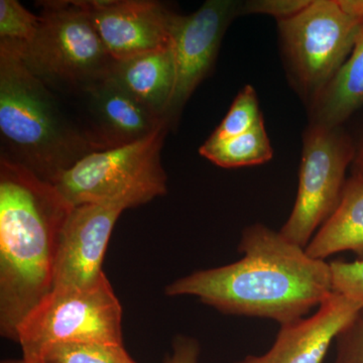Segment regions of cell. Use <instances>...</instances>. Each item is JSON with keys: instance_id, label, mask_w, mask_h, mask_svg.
<instances>
[{"instance_id": "1", "label": "cell", "mask_w": 363, "mask_h": 363, "mask_svg": "<svg viewBox=\"0 0 363 363\" xmlns=\"http://www.w3.org/2000/svg\"><path fill=\"white\" fill-rule=\"evenodd\" d=\"M238 252V262L193 272L164 293L192 296L223 314L285 325L305 318L334 292L330 262L313 259L264 224L243 230Z\"/></svg>"}, {"instance_id": "2", "label": "cell", "mask_w": 363, "mask_h": 363, "mask_svg": "<svg viewBox=\"0 0 363 363\" xmlns=\"http://www.w3.org/2000/svg\"><path fill=\"white\" fill-rule=\"evenodd\" d=\"M71 206L54 184L0 159V333L16 341L54 289L60 238Z\"/></svg>"}, {"instance_id": "3", "label": "cell", "mask_w": 363, "mask_h": 363, "mask_svg": "<svg viewBox=\"0 0 363 363\" xmlns=\"http://www.w3.org/2000/svg\"><path fill=\"white\" fill-rule=\"evenodd\" d=\"M1 156L54 184L83 157L104 150L62 108L52 88L18 52L0 47Z\"/></svg>"}, {"instance_id": "4", "label": "cell", "mask_w": 363, "mask_h": 363, "mask_svg": "<svg viewBox=\"0 0 363 363\" xmlns=\"http://www.w3.org/2000/svg\"><path fill=\"white\" fill-rule=\"evenodd\" d=\"M363 26V0H309L278 21L289 77L308 104L340 70Z\"/></svg>"}, {"instance_id": "5", "label": "cell", "mask_w": 363, "mask_h": 363, "mask_svg": "<svg viewBox=\"0 0 363 363\" xmlns=\"http://www.w3.org/2000/svg\"><path fill=\"white\" fill-rule=\"evenodd\" d=\"M39 30L23 55L52 89L82 94L108 78L114 60L95 30L84 0L38 2Z\"/></svg>"}, {"instance_id": "6", "label": "cell", "mask_w": 363, "mask_h": 363, "mask_svg": "<svg viewBox=\"0 0 363 363\" xmlns=\"http://www.w3.org/2000/svg\"><path fill=\"white\" fill-rule=\"evenodd\" d=\"M169 126L130 143L92 152L55 182L71 206L113 204L130 209L166 194L161 152Z\"/></svg>"}, {"instance_id": "7", "label": "cell", "mask_w": 363, "mask_h": 363, "mask_svg": "<svg viewBox=\"0 0 363 363\" xmlns=\"http://www.w3.org/2000/svg\"><path fill=\"white\" fill-rule=\"evenodd\" d=\"M26 363L62 342L123 344V308L107 277L89 288L52 289L18 332Z\"/></svg>"}, {"instance_id": "8", "label": "cell", "mask_w": 363, "mask_h": 363, "mask_svg": "<svg viewBox=\"0 0 363 363\" xmlns=\"http://www.w3.org/2000/svg\"><path fill=\"white\" fill-rule=\"evenodd\" d=\"M355 147L339 128L311 124L303 140L297 198L279 233L306 248L337 208Z\"/></svg>"}, {"instance_id": "9", "label": "cell", "mask_w": 363, "mask_h": 363, "mask_svg": "<svg viewBox=\"0 0 363 363\" xmlns=\"http://www.w3.org/2000/svg\"><path fill=\"white\" fill-rule=\"evenodd\" d=\"M241 6L233 0H208L194 13L179 16L173 33L176 83L166 114L169 128L213 67L224 33L241 16Z\"/></svg>"}, {"instance_id": "10", "label": "cell", "mask_w": 363, "mask_h": 363, "mask_svg": "<svg viewBox=\"0 0 363 363\" xmlns=\"http://www.w3.org/2000/svg\"><path fill=\"white\" fill-rule=\"evenodd\" d=\"M90 20L114 61L173 44L180 14L152 0H84Z\"/></svg>"}, {"instance_id": "11", "label": "cell", "mask_w": 363, "mask_h": 363, "mask_svg": "<svg viewBox=\"0 0 363 363\" xmlns=\"http://www.w3.org/2000/svg\"><path fill=\"white\" fill-rule=\"evenodd\" d=\"M124 210L113 204L72 208L60 238L54 289L89 288L106 277L102 269L105 252Z\"/></svg>"}, {"instance_id": "12", "label": "cell", "mask_w": 363, "mask_h": 363, "mask_svg": "<svg viewBox=\"0 0 363 363\" xmlns=\"http://www.w3.org/2000/svg\"><path fill=\"white\" fill-rule=\"evenodd\" d=\"M362 308L333 292L312 316L281 325L271 350L262 355H247L235 363H323L339 333Z\"/></svg>"}, {"instance_id": "13", "label": "cell", "mask_w": 363, "mask_h": 363, "mask_svg": "<svg viewBox=\"0 0 363 363\" xmlns=\"http://www.w3.org/2000/svg\"><path fill=\"white\" fill-rule=\"evenodd\" d=\"M90 118L88 130L102 150L138 142L162 125H169L111 78L91 86L80 94Z\"/></svg>"}, {"instance_id": "14", "label": "cell", "mask_w": 363, "mask_h": 363, "mask_svg": "<svg viewBox=\"0 0 363 363\" xmlns=\"http://www.w3.org/2000/svg\"><path fill=\"white\" fill-rule=\"evenodd\" d=\"M109 78L152 113L166 121L176 83L173 44L114 62Z\"/></svg>"}, {"instance_id": "15", "label": "cell", "mask_w": 363, "mask_h": 363, "mask_svg": "<svg viewBox=\"0 0 363 363\" xmlns=\"http://www.w3.org/2000/svg\"><path fill=\"white\" fill-rule=\"evenodd\" d=\"M315 259L351 252L363 262V177L346 181L342 197L333 214L318 229L305 248Z\"/></svg>"}, {"instance_id": "16", "label": "cell", "mask_w": 363, "mask_h": 363, "mask_svg": "<svg viewBox=\"0 0 363 363\" xmlns=\"http://www.w3.org/2000/svg\"><path fill=\"white\" fill-rule=\"evenodd\" d=\"M362 106L363 26L350 56L310 105V123L339 128Z\"/></svg>"}, {"instance_id": "17", "label": "cell", "mask_w": 363, "mask_h": 363, "mask_svg": "<svg viewBox=\"0 0 363 363\" xmlns=\"http://www.w3.org/2000/svg\"><path fill=\"white\" fill-rule=\"evenodd\" d=\"M199 152L217 166L228 169L264 164L274 155L264 118L242 135L223 140L208 138Z\"/></svg>"}, {"instance_id": "18", "label": "cell", "mask_w": 363, "mask_h": 363, "mask_svg": "<svg viewBox=\"0 0 363 363\" xmlns=\"http://www.w3.org/2000/svg\"><path fill=\"white\" fill-rule=\"evenodd\" d=\"M43 363H138L123 344L62 342L51 346L43 355Z\"/></svg>"}, {"instance_id": "19", "label": "cell", "mask_w": 363, "mask_h": 363, "mask_svg": "<svg viewBox=\"0 0 363 363\" xmlns=\"http://www.w3.org/2000/svg\"><path fill=\"white\" fill-rule=\"evenodd\" d=\"M39 16L26 11L16 0H0V47L23 56L39 30Z\"/></svg>"}, {"instance_id": "20", "label": "cell", "mask_w": 363, "mask_h": 363, "mask_svg": "<svg viewBox=\"0 0 363 363\" xmlns=\"http://www.w3.org/2000/svg\"><path fill=\"white\" fill-rule=\"evenodd\" d=\"M264 118L259 111V99L252 86L247 85L234 99L228 113L209 140H223L247 133Z\"/></svg>"}, {"instance_id": "21", "label": "cell", "mask_w": 363, "mask_h": 363, "mask_svg": "<svg viewBox=\"0 0 363 363\" xmlns=\"http://www.w3.org/2000/svg\"><path fill=\"white\" fill-rule=\"evenodd\" d=\"M330 267L334 292L363 307V262L334 260L330 262Z\"/></svg>"}, {"instance_id": "22", "label": "cell", "mask_w": 363, "mask_h": 363, "mask_svg": "<svg viewBox=\"0 0 363 363\" xmlns=\"http://www.w3.org/2000/svg\"><path fill=\"white\" fill-rule=\"evenodd\" d=\"M333 363H363V307L335 340Z\"/></svg>"}, {"instance_id": "23", "label": "cell", "mask_w": 363, "mask_h": 363, "mask_svg": "<svg viewBox=\"0 0 363 363\" xmlns=\"http://www.w3.org/2000/svg\"><path fill=\"white\" fill-rule=\"evenodd\" d=\"M307 4V0H260L242 4L241 14H267L279 21L297 13Z\"/></svg>"}, {"instance_id": "24", "label": "cell", "mask_w": 363, "mask_h": 363, "mask_svg": "<svg viewBox=\"0 0 363 363\" xmlns=\"http://www.w3.org/2000/svg\"><path fill=\"white\" fill-rule=\"evenodd\" d=\"M201 345L190 336L178 335L172 343V351L162 363H199Z\"/></svg>"}, {"instance_id": "25", "label": "cell", "mask_w": 363, "mask_h": 363, "mask_svg": "<svg viewBox=\"0 0 363 363\" xmlns=\"http://www.w3.org/2000/svg\"><path fill=\"white\" fill-rule=\"evenodd\" d=\"M353 175H359L363 177V138L357 149H355V156L352 162Z\"/></svg>"}, {"instance_id": "26", "label": "cell", "mask_w": 363, "mask_h": 363, "mask_svg": "<svg viewBox=\"0 0 363 363\" xmlns=\"http://www.w3.org/2000/svg\"><path fill=\"white\" fill-rule=\"evenodd\" d=\"M1 363H26L23 359H6L1 362ZM37 363H43V362H37Z\"/></svg>"}]
</instances>
